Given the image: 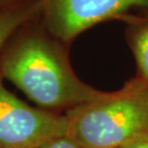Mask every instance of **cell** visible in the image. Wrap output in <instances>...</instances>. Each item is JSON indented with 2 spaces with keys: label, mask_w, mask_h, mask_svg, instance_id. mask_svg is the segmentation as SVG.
<instances>
[{
  "label": "cell",
  "mask_w": 148,
  "mask_h": 148,
  "mask_svg": "<svg viewBox=\"0 0 148 148\" xmlns=\"http://www.w3.org/2000/svg\"><path fill=\"white\" fill-rule=\"evenodd\" d=\"M0 74L49 111H67L104 92L80 79L56 38L38 30H19L11 37L0 54Z\"/></svg>",
  "instance_id": "cell-1"
},
{
  "label": "cell",
  "mask_w": 148,
  "mask_h": 148,
  "mask_svg": "<svg viewBox=\"0 0 148 148\" xmlns=\"http://www.w3.org/2000/svg\"><path fill=\"white\" fill-rule=\"evenodd\" d=\"M64 115L66 135L81 148H120L148 135V88L134 77Z\"/></svg>",
  "instance_id": "cell-2"
},
{
  "label": "cell",
  "mask_w": 148,
  "mask_h": 148,
  "mask_svg": "<svg viewBox=\"0 0 148 148\" xmlns=\"http://www.w3.org/2000/svg\"><path fill=\"white\" fill-rule=\"evenodd\" d=\"M66 134L64 114L20 100L5 88L0 74V148H40Z\"/></svg>",
  "instance_id": "cell-3"
},
{
  "label": "cell",
  "mask_w": 148,
  "mask_h": 148,
  "mask_svg": "<svg viewBox=\"0 0 148 148\" xmlns=\"http://www.w3.org/2000/svg\"><path fill=\"white\" fill-rule=\"evenodd\" d=\"M48 34L70 42L99 23L120 20L133 9L148 10V0H40Z\"/></svg>",
  "instance_id": "cell-4"
},
{
  "label": "cell",
  "mask_w": 148,
  "mask_h": 148,
  "mask_svg": "<svg viewBox=\"0 0 148 148\" xmlns=\"http://www.w3.org/2000/svg\"><path fill=\"white\" fill-rule=\"evenodd\" d=\"M125 23V37L136 62L137 77L148 88V10L127 13L120 19Z\"/></svg>",
  "instance_id": "cell-5"
},
{
  "label": "cell",
  "mask_w": 148,
  "mask_h": 148,
  "mask_svg": "<svg viewBox=\"0 0 148 148\" xmlns=\"http://www.w3.org/2000/svg\"><path fill=\"white\" fill-rule=\"evenodd\" d=\"M37 13H41L40 0L11 2L0 9V54L11 37Z\"/></svg>",
  "instance_id": "cell-6"
},
{
  "label": "cell",
  "mask_w": 148,
  "mask_h": 148,
  "mask_svg": "<svg viewBox=\"0 0 148 148\" xmlns=\"http://www.w3.org/2000/svg\"><path fill=\"white\" fill-rule=\"evenodd\" d=\"M40 148H81V147L75 140H73L69 136L64 135V136L54 138L52 140L45 143Z\"/></svg>",
  "instance_id": "cell-7"
},
{
  "label": "cell",
  "mask_w": 148,
  "mask_h": 148,
  "mask_svg": "<svg viewBox=\"0 0 148 148\" xmlns=\"http://www.w3.org/2000/svg\"><path fill=\"white\" fill-rule=\"evenodd\" d=\"M120 148H148V135L137 138L131 143L126 144Z\"/></svg>",
  "instance_id": "cell-8"
},
{
  "label": "cell",
  "mask_w": 148,
  "mask_h": 148,
  "mask_svg": "<svg viewBox=\"0 0 148 148\" xmlns=\"http://www.w3.org/2000/svg\"><path fill=\"white\" fill-rule=\"evenodd\" d=\"M11 2H12V0H0V9L2 7H5V5L11 3Z\"/></svg>",
  "instance_id": "cell-9"
},
{
  "label": "cell",
  "mask_w": 148,
  "mask_h": 148,
  "mask_svg": "<svg viewBox=\"0 0 148 148\" xmlns=\"http://www.w3.org/2000/svg\"><path fill=\"white\" fill-rule=\"evenodd\" d=\"M12 1H13V0H12Z\"/></svg>",
  "instance_id": "cell-10"
}]
</instances>
